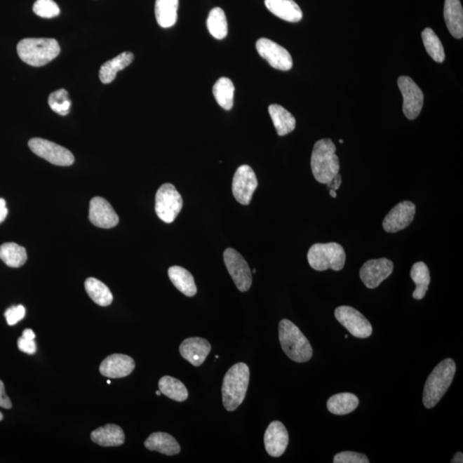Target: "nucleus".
Listing matches in <instances>:
<instances>
[{"label":"nucleus","mask_w":463,"mask_h":463,"mask_svg":"<svg viewBox=\"0 0 463 463\" xmlns=\"http://www.w3.org/2000/svg\"><path fill=\"white\" fill-rule=\"evenodd\" d=\"M91 440L98 445L104 447L121 446L125 443V434L117 424H108L93 431Z\"/></svg>","instance_id":"obj_22"},{"label":"nucleus","mask_w":463,"mask_h":463,"mask_svg":"<svg viewBox=\"0 0 463 463\" xmlns=\"http://www.w3.org/2000/svg\"><path fill=\"white\" fill-rule=\"evenodd\" d=\"M156 395H157V396H161V392L160 391H156Z\"/></svg>","instance_id":"obj_48"},{"label":"nucleus","mask_w":463,"mask_h":463,"mask_svg":"<svg viewBox=\"0 0 463 463\" xmlns=\"http://www.w3.org/2000/svg\"><path fill=\"white\" fill-rule=\"evenodd\" d=\"M257 53L273 68L287 72L293 67V59L287 49L267 38H261L257 41Z\"/></svg>","instance_id":"obj_13"},{"label":"nucleus","mask_w":463,"mask_h":463,"mask_svg":"<svg viewBox=\"0 0 463 463\" xmlns=\"http://www.w3.org/2000/svg\"><path fill=\"white\" fill-rule=\"evenodd\" d=\"M401 95L403 96V113L408 119H415L422 110L424 94L415 81L409 76H400L397 80Z\"/></svg>","instance_id":"obj_12"},{"label":"nucleus","mask_w":463,"mask_h":463,"mask_svg":"<svg viewBox=\"0 0 463 463\" xmlns=\"http://www.w3.org/2000/svg\"><path fill=\"white\" fill-rule=\"evenodd\" d=\"M332 181H334V184H330L329 187H332V189H333V190L335 191L338 190V189L340 188V187H341L342 184V176L340 175L338 173V175L335 176L334 177V180Z\"/></svg>","instance_id":"obj_43"},{"label":"nucleus","mask_w":463,"mask_h":463,"mask_svg":"<svg viewBox=\"0 0 463 463\" xmlns=\"http://www.w3.org/2000/svg\"><path fill=\"white\" fill-rule=\"evenodd\" d=\"M33 11L39 17L43 18H55L60 13V7L53 0H36Z\"/></svg>","instance_id":"obj_37"},{"label":"nucleus","mask_w":463,"mask_h":463,"mask_svg":"<svg viewBox=\"0 0 463 463\" xmlns=\"http://www.w3.org/2000/svg\"><path fill=\"white\" fill-rule=\"evenodd\" d=\"M90 220L100 229H112L118 225L119 216L106 199L95 196L90 201Z\"/></svg>","instance_id":"obj_16"},{"label":"nucleus","mask_w":463,"mask_h":463,"mask_svg":"<svg viewBox=\"0 0 463 463\" xmlns=\"http://www.w3.org/2000/svg\"><path fill=\"white\" fill-rule=\"evenodd\" d=\"M17 51L25 63L40 67L59 56L60 46L53 38H26L19 41Z\"/></svg>","instance_id":"obj_4"},{"label":"nucleus","mask_w":463,"mask_h":463,"mask_svg":"<svg viewBox=\"0 0 463 463\" xmlns=\"http://www.w3.org/2000/svg\"><path fill=\"white\" fill-rule=\"evenodd\" d=\"M358 406V398L352 393H340L328 400L327 408L331 414L345 415L350 414Z\"/></svg>","instance_id":"obj_28"},{"label":"nucleus","mask_w":463,"mask_h":463,"mask_svg":"<svg viewBox=\"0 0 463 463\" xmlns=\"http://www.w3.org/2000/svg\"><path fill=\"white\" fill-rule=\"evenodd\" d=\"M423 43L431 59L438 63H442L445 60V49L437 34L430 28L423 30L422 34Z\"/></svg>","instance_id":"obj_35"},{"label":"nucleus","mask_w":463,"mask_h":463,"mask_svg":"<svg viewBox=\"0 0 463 463\" xmlns=\"http://www.w3.org/2000/svg\"><path fill=\"white\" fill-rule=\"evenodd\" d=\"M410 276L416 285L412 297L415 300H422L429 288L431 281L429 269L424 262H415L411 269Z\"/></svg>","instance_id":"obj_29"},{"label":"nucleus","mask_w":463,"mask_h":463,"mask_svg":"<svg viewBox=\"0 0 463 463\" xmlns=\"http://www.w3.org/2000/svg\"><path fill=\"white\" fill-rule=\"evenodd\" d=\"M0 407L6 409H10L13 408V403H11L9 397L6 396L5 391V384H4L1 380H0Z\"/></svg>","instance_id":"obj_41"},{"label":"nucleus","mask_w":463,"mask_h":463,"mask_svg":"<svg viewBox=\"0 0 463 463\" xmlns=\"http://www.w3.org/2000/svg\"><path fill=\"white\" fill-rule=\"evenodd\" d=\"M227 271L239 291H248L253 283L252 271L245 258L236 250L227 248L223 253Z\"/></svg>","instance_id":"obj_9"},{"label":"nucleus","mask_w":463,"mask_h":463,"mask_svg":"<svg viewBox=\"0 0 463 463\" xmlns=\"http://www.w3.org/2000/svg\"><path fill=\"white\" fill-rule=\"evenodd\" d=\"M159 389L161 394L173 401H184L188 398V391L185 385L173 377H162L159 381Z\"/></svg>","instance_id":"obj_33"},{"label":"nucleus","mask_w":463,"mask_h":463,"mask_svg":"<svg viewBox=\"0 0 463 463\" xmlns=\"http://www.w3.org/2000/svg\"><path fill=\"white\" fill-rule=\"evenodd\" d=\"M25 307L22 306V304L7 309L5 312L7 323L9 324V326H15V323H18L19 321H21L22 319L25 318Z\"/></svg>","instance_id":"obj_39"},{"label":"nucleus","mask_w":463,"mask_h":463,"mask_svg":"<svg viewBox=\"0 0 463 463\" xmlns=\"http://www.w3.org/2000/svg\"><path fill=\"white\" fill-rule=\"evenodd\" d=\"M84 286L88 296L100 307H108L113 302L114 296L110 289L102 281L90 277L85 281Z\"/></svg>","instance_id":"obj_30"},{"label":"nucleus","mask_w":463,"mask_h":463,"mask_svg":"<svg viewBox=\"0 0 463 463\" xmlns=\"http://www.w3.org/2000/svg\"><path fill=\"white\" fill-rule=\"evenodd\" d=\"M207 27L212 36L222 40L227 36V21L222 8L215 7L210 11L207 19Z\"/></svg>","instance_id":"obj_34"},{"label":"nucleus","mask_w":463,"mask_h":463,"mask_svg":"<svg viewBox=\"0 0 463 463\" xmlns=\"http://www.w3.org/2000/svg\"><path fill=\"white\" fill-rule=\"evenodd\" d=\"M29 147L36 156L43 158L53 165L67 167L74 163V156L69 150L46 139L39 137L30 139Z\"/></svg>","instance_id":"obj_8"},{"label":"nucleus","mask_w":463,"mask_h":463,"mask_svg":"<svg viewBox=\"0 0 463 463\" xmlns=\"http://www.w3.org/2000/svg\"><path fill=\"white\" fill-rule=\"evenodd\" d=\"M22 337L29 340H34V338H36V335H34L32 330L26 329L22 332Z\"/></svg>","instance_id":"obj_44"},{"label":"nucleus","mask_w":463,"mask_h":463,"mask_svg":"<svg viewBox=\"0 0 463 463\" xmlns=\"http://www.w3.org/2000/svg\"><path fill=\"white\" fill-rule=\"evenodd\" d=\"M289 436L287 429L281 422H273L264 434L265 450L273 457H280L285 453L288 445Z\"/></svg>","instance_id":"obj_17"},{"label":"nucleus","mask_w":463,"mask_h":463,"mask_svg":"<svg viewBox=\"0 0 463 463\" xmlns=\"http://www.w3.org/2000/svg\"><path fill=\"white\" fill-rule=\"evenodd\" d=\"M335 316L354 337L368 338L373 334L372 324L356 309L347 306L339 307L335 309Z\"/></svg>","instance_id":"obj_10"},{"label":"nucleus","mask_w":463,"mask_h":463,"mask_svg":"<svg viewBox=\"0 0 463 463\" xmlns=\"http://www.w3.org/2000/svg\"><path fill=\"white\" fill-rule=\"evenodd\" d=\"M452 463H462L463 462V455L462 452H457L454 455V457L452 459V461H451Z\"/></svg>","instance_id":"obj_45"},{"label":"nucleus","mask_w":463,"mask_h":463,"mask_svg":"<svg viewBox=\"0 0 463 463\" xmlns=\"http://www.w3.org/2000/svg\"><path fill=\"white\" fill-rule=\"evenodd\" d=\"M179 0H156L154 13L158 22L162 28H170L175 25L177 18Z\"/></svg>","instance_id":"obj_27"},{"label":"nucleus","mask_w":463,"mask_h":463,"mask_svg":"<svg viewBox=\"0 0 463 463\" xmlns=\"http://www.w3.org/2000/svg\"><path fill=\"white\" fill-rule=\"evenodd\" d=\"M49 107L53 112L61 116L67 115L71 110L72 100L68 92L64 88L52 93L48 98Z\"/></svg>","instance_id":"obj_36"},{"label":"nucleus","mask_w":463,"mask_h":463,"mask_svg":"<svg viewBox=\"0 0 463 463\" xmlns=\"http://www.w3.org/2000/svg\"><path fill=\"white\" fill-rule=\"evenodd\" d=\"M393 269V262L387 258L369 260L360 270L361 279L366 288H376L391 275Z\"/></svg>","instance_id":"obj_14"},{"label":"nucleus","mask_w":463,"mask_h":463,"mask_svg":"<svg viewBox=\"0 0 463 463\" xmlns=\"http://www.w3.org/2000/svg\"><path fill=\"white\" fill-rule=\"evenodd\" d=\"M347 337H349V335H346L345 338L347 339Z\"/></svg>","instance_id":"obj_50"},{"label":"nucleus","mask_w":463,"mask_h":463,"mask_svg":"<svg viewBox=\"0 0 463 463\" xmlns=\"http://www.w3.org/2000/svg\"><path fill=\"white\" fill-rule=\"evenodd\" d=\"M183 207L182 196L175 185L162 184L156 195V212L158 217L165 223H172Z\"/></svg>","instance_id":"obj_7"},{"label":"nucleus","mask_w":463,"mask_h":463,"mask_svg":"<svg viewBox=\"0 0 463 463\" xmlns=\"http://www.w3.org/2000/svg\"><path fill=\"white\" fill-rule=\"evenodd\" d=\"M134 54L130 52H123L111 60H108L100 69L99 77L103 83L113 82L119 71L126 68L133 63Z\"/></svg>","instance_id":"obj_24"},{"label":"nucleus","mask_w":463,"mask_h":463,"mask_svg":"<svg viewBox=\"0 0 463 463\" xmlns=\"http://www.w3.org/2000/svg\"><path fill=\"white\" fill-rule=\"evenodd\" d=\"M269 114L279 136H286V135L295 130L296 126L295 118L283 107L277 105V104H272L269 107Z\"/></svg>","instance_id":"obj_26"},{"label":"nucleus","mask_w":463,"mask_h":463,"mask_svg":"<svg viewBox=\"0 0 463 463\" xmlns=\"http://www.w3.org/2000/svg\"><path fill=\"white\" fill-rule=\"evenodd\" d=\"M257 179L248 165L239 167L234 173L232 191L234 199L242 206H248L257 187Z\"/></svg>","instance_id":"obj_11"},{"label":"nucleus","mask_w":463,"mask_h":463,"mask_svg":"<svg viewBox=\"0 0 463 463\" xmlns=\"http://www.w3.org/2000/svg\"><path fill=\"white\" fill-rule=\"evenodd\" d=\"M25 247L15 243H5L0 246V260L11 268H19L27 261Z\"/></svg>","instance_id":"obj_31"},{"label":"nucleus","mask_w":463,"mask_h":463,"mask_svg":"<svg viewBox=\"0 0 463 463\" xmlns=\"http://www.w3.org/2000/svg\"><path fill=\"white\" fill-rule=\"evenodd\" d=\"M335 463H369L368 457L365 455L353 451H344L335 455Z\"/></svg>","instance_id":"obj_38"},{"label":"nucleus","mask_w":463,"mask_h":463,"mask_svg":"<svg viewBox=\"0 0 463 463\" xmlns=\"http://www.w3.org/2000/svg\"><path fill=\"white\" fill-rule=\"evenodd\" d=\"M107 384H111V380H107Z\"/></svg>","instance_id":"obj_49"},{"label":"nucleus","mask_w":463,"mask_h":463,"mask_svg":"<svg viewBox=\"0 0 463 463\" xmlns=\"http://www.w3.org/2000/svg\"><path fill=\"white\" fill-rule=\"evenodd\" d=\"M279 340L284 353L297 363L311 360L314 350L307 338L290 320L283 319L279 323Z\"/></svg>","instance_id":"obj_5"},{"label":"nucleus","mask_w":463,"mask_h":463,"mask_svg":"<svg viewBox=\"0 0 463 463\" xmlns=\"http://www.w3.org/2000/svg\"><path fill=\"white\" fill-rule=\"evenodd\" d=\"M3 419H4V416H3V415H2V412H0V422H1V420H2Z\"/></svg>","instance_id":"obj_47"},{"label":"nucleus","mask_w":463,"mask_h":463,"mask_svg":"<svg viewBox=\"0 0 463 463\" xmlns=\"http://www.w3.org/2000/svg\"><path fill=\"white\" fill-rule=\"evenodd\" d=\"M457 365L452 358H445L436 366L424 384L423 403L432 408L439 403L452 384Z\"/></svg>","instance_id":"obj_3"},{"label":"nucleus","mask_w":463,"mask_h":463,"mask_svg":"<svg viewBox=\"0 0 463 463\" xmlns=\"http://www.w3.org/2000/svg\"><path fill=\"white\" fill-rule=\"evenodd\" d=\"M145 445L149 450L158 451L166 455H175L181 450L179 443L173 436L161 431L150 435Z\"/></svg>","instance_id":"obj_23"},{"label":"nucleus","mask_w":463,"mask_h":463,"mask_svg":"<svg viewBox=\"0 0 463 463\" xmlns=\"http://www.w3.org/2000/svg\"><path fill=\"white\" fill-rule=\"evenodd\" d=\"M8 215V208H6V202L4 199H0V224L5 221Z\"/></svg>","instance_id":"obj_42"},{"label":"nucleus","mask_w":463,"mask_h":463,"mask_svg":"<svg viewBox=\"0 0 463 463\" xmlns=\"http://www.w3.org/2000/svg\"><path fill=\"white\" fill-rule=\"evenodd\" d=\"M168 276L177 290L184 293L185 296L196 295L198 289H196L194 277L187 269L180 267V266H172L168 269Z\"/></svg>","instance_id":"obj_25"},{"label":"nucleus","mask_w":463,"mask_h":463,"mask_svg":"<svg viewBox=\"0 0 463 463\" xmlns=\"http://www.w3.org/2000/svg\"><path fill=\"white\" fill-rule=\"evenodd\" d=\"M18 346L19 350L23 353L28 354H34L36 353L37 347L34 340L26 339L22 337L18 339Z\"/></svg>","instance_id":"obj_40"},{"label":"nucleus","mask_w":463,"mask_h":463,"mask_svg":"<svg viewBox=\"0 0 463 463\" xmlns=\"http://www.w3.org/2000/svg\"><path fill=\"white\" fill-rule=\"evenodd\" d=\"M416 206L410 201H403L389 212L383 222L384 229L387 233H397L410 225L414 221Z\"/></svg>","instance_id":"obj_15"},{"label":"nucleus","mask_w":463,"mask_h":463,"mask_svg":"<svg viewBox=\"0 0 463 463\" xmlns=\"http://www.w3.org/2000/svg\"><path fill=\"white\" fill-rule=\"evenodd\" d=\"M135 361L128 355L114 354L104 360L100 365V373L104 377L121 378L129 376L135 369Z\"/></svg>","instance_id":"obj_18"},{"label":"nucleus","mask_w":463,"mask_h":463,"mask_svg":"<svg viewBox=\"0 0 463 463\" xmlns=\"http://www.w3.org/2000/svg\"><path fill=\"white\" fill-rule=\"evenodd\" d=\"M443 17L451 36L463 37V10L460 0H445Z\"/></svg>","instance_id":"obj_21"},{"label":"nucleus","mask_w":463,"mask_h":463,"mask_svg":"<svg viewBox=\"0 0 463 463\" xmlns=\"http://www.w3.org/2000/svg\"><path fill=\"white\" fill-rule=\"evenodd\" d=\"M330 194L332 196V198H333V199H335L337 196V192L333 190V189H330Z\"/></svg>","instance_id":"obj_46"},{"label":"nucleus","mask_w":463,"mask_h":463,"mask_svg":"<svg viewBox=\"0 0 463 463\" xmlns=\"http://www.w3.org/2000/svg\"><path fill=\"white\" fill-rule=\"evenodd\" d=\"M335 152L337 148L331 139L324 138L316 142L312 150L311 167L318 182L330 184L338 175L340 161Z\"/></svg>","instance_id":"obj_1"},{"label":"nucleus","mask_w":463,"mask_h":463,"mask_svg":"<svg viewBox=\"0 0 463 463\" xmlns=\"http://www.w3.org/2000/svg\"><path fill=\"white\" fill-rule=\"evenodd\" d=\"M307 260L311 267L318 271L327 269L339 271L344 268L346 253L343 247L338 243H318L309 249Z\"/></svg>","instance_id":"obj_6"},{"label":"nucleus","mask_w":463,"mask_h":463,"mask_svg":"<svg viewBox=\"0 0 463 463\" xmlns=\"http://www.w3.org/2000/svg\"><path fill=\"white\" fill-rule=\"evenodd\" d=\"M270 13L289 22H298L302 19L300 7L293 0H265Z\"/></svg>","instance_id":"obj_20"},{"label":"nucleus","mask_w":463,"mask_h":463,"mask_svg":"<svg viewBox=\"0 0 463 463\" xmlns=\"http://www.w3.org/2000/svg\"><path fill=\"white\" fill-rule=\"evenodd\" d=\"M250 381V369L245 363H237L223 378L222 401L227 411H234L245 400Z\"/></svg>","instance_id":"obj_2"},{"label":"nucleus","mask_w":463,"mask_h":463,"mask_svg":"<svg viewBox=\"0 0 463 463\" xmlns=\"http://www.w3.org/2000/svg\"><path fill=\"white\" fill-rule=\"evenodd\" d=\"M210 351V343L201 337L185 339L180 346L181 356L194 366L202 365Z\"/></svg>","instance_id":"obj_19"},{"label":"nucleus","mask_w":463,"mask_h":463,"mask_svg":"<svg viewBox=\"0 0 463 463\" xmlns=\"http://www.w3.org/2000/svg\"><path fill=\"white\" fill-rule=\"evenodd\" d=\"M234 85L227 77H221L213 87L216 102L225 110H230L234 106Z\"/></svg>","instance_id":"obj_32"}]
</instances>
